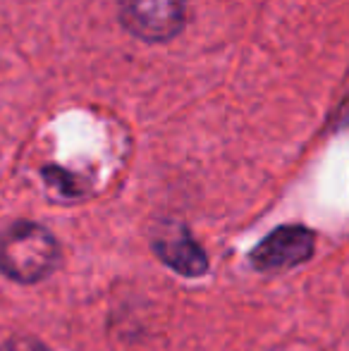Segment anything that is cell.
<instances>
[{
  "instance_id": "obj_1",
  "label": "cell",
  "mask_w": 349,
  "mask_h": 351,
  "mask_svg": "<svg viewBox=\"0 0 349 351\" xmlns=\"http://www.w3.org/2000/svg\"><path fill=\"white\" fill-rule=\"evenodd\" d=\"M60 261L58 241L46 227L17 222L0 237V270L14 282H38L53 273Z\"/></svg>"
},
{
  "instance_id": "obj_2",
  "label": "cell",
  "mask_w": 349,
  "mask_h": 351,
  "mask_svg": "<svg viewBox=\"0 0 349 351\" xmlns=\"http://www.w3.org/2000/svg\"><path fill=\"white\" fill-rule=\"evenodd\" d=\"M186 19V0H120V22L144 41H168Z\"/></svg>"
},
{
  "instance_id": "obj_3",
  "label": "cell",
  "mask_w": 349,
  "mask_h": 351,
  "mask_svg": "<svg viewBox=\"0 0 349 351\" xmlns=\"http://www.w3.org/2000/svg\"><path fill=\"white\" fill-rule=\"evenodd\" d=\"M313 254V232L299 225L278 227L252 251V263L258 270H282L309 261Z\"/></svg>"
},
{
  "instance_id": "obj_4",
  "label": "cell",
  "mask_w": 349,
  "mask_h": 351,
  "mask_svg": "<svg viewBox=\"0 0 349 351\" xmlns=\"http://www.w3.org/2000/svg\"><path fill=\"white\" fill-rule=\"evenodd\" d=\"M154 251L165 265L184 278H199L208 270V261L194 237L180 222H168L154 237Z\"/></svg>"
},
{
  "instance_id": "obj_5",
  "label": "cell",
  "mask_w": 349,
  "mask_h": 351,
  "mask_svg": "<svg viewBox=\"0 0 349 351\" xmlns=\"http://www.w3.org/2000/svg\"><path fill=\"white\" fill-rule=\"evenodd\" d=\"M0 351H48V349L32 337H14V339H8V342L0 347Z\"/></svg>"
}]
</instances>
